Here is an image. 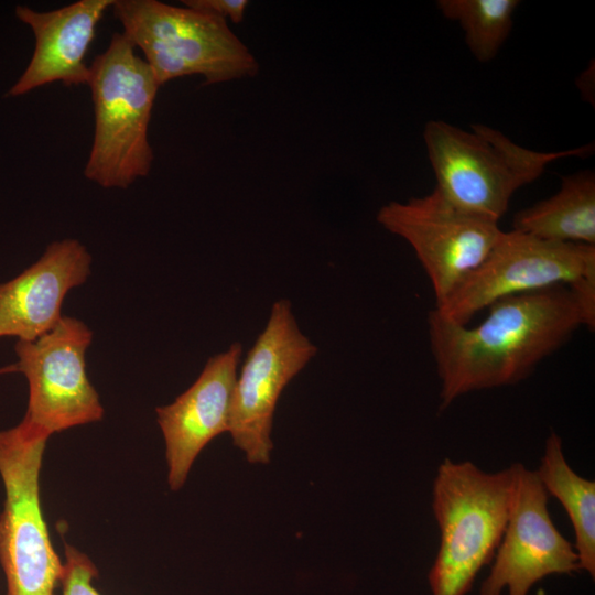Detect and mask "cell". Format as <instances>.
Segmentation results:
<instances>
[{"instance_id":"obj_2","label":"cell","mask_w":595,"mask_h":595,"mask_svg":"<svg viewBox=\"0 0 595 595\" xmlns=\"http://www.w3.org/2000/svg\"><path fill=\"white\" fill-rule=\"evenodd\" d=\"M436 188L458 208L498 223L513 194L563 158L584 156L594 147L542 152L524 148L501 131L476 123L464 130L430 120L423 130Z\"/></svg>"},{"instance_id":"obj_4","label":"cell","mask_w":595,"mask_h":595,"mask_svg":"<svg viewBox=\"0 0 595 595\" xmlns=\"http://www.w3.org/2000/svg\"><path fill=\"white\" fill-rule=\"evenodd\" d=\"M87 85L95 131L84 175L105 188H127L151 171L149 123L160 86L122 33L95 57Z\"/></svg>"},{"instance_id":"obj_8","label":"cell","mask_w":595,"mask_h":595,"mask_svg":"<svg viewBox=\"0 0 595 595\" xmlns=\"http://www.w3.org/2000/svg\"><path fill=\"white\" fill-rule=\"evenodd\" d=\"M316 353L300 331L291 302H274L264 329L247 353L230 402L228 432L248 462H270L278 399Z\"/></svg>"},{"instance_id":"obj_11","label":"cell","mask_w":595,"mask_h":595,"mask_svg":"<svg viewBox=\"0 0 595 595\" xmlns=\"http://www.w3.org/2000/svg\"><path fill=\"white\" fill-rule=\"evenodd\" d=\"M516 484L508 522L480 595H528L551 574L580 570L574 545L556 529L548 510V494L537 473L516 463Z\"/></svg>"},{"instance_id":"obj_1","label":"cell","mask_w":595,"mask_h":595,"mask_svg":"<svg viewBox=\"0 0 595 595\" xmlns=\"http://www.w3.org/2000/svg\"><path fill=\"white\" fill-rule=\"evenodd\" d=\"M476 326L429 314V340L441 381L440 409L458 397L515 385L587 321L566 285L516 294L488 306Z\"/></svg>"},{"instance_id":"obj_5","label":"cell","mask_w":595,"mask_h":595,"mask_svg":"<svg viewBox=\"0 0 595 595\" xmlns=\"http://www.w3.org/2000/svg\"><path fill=\"white\" fill-rule=\"evenodd\" d=\"M111 9L160 87L190 75L213 85L259 73L248 46L213 13L159 0H115Z\"/></svg>"},{"instance_id":"obj_19","label":"cell","mask_w":595,"mask_h":595,"mask_svg":"<svg viewBox=\"0 0 595 595\" xmlns=\"http://www.w3.org/2000/svg\"><path fill=\"white\" fill-rule=\"evenodd\" d=\"M183 6L213 13L232 23H240L249 6L248 0H184Z\"/></svg>"},{"instance_id":"obj_15","label":"cell","mask_w":595,"mask_h":595,"mask_svg":"<svg viewBox=\"0 0 595 595\" xmlns=\"http://www.w3.org/2000/svg\"><path fill=\"white\" fill-rule=\"evenodd\" d=\"M512 224L540 239L595 246L594 172L566 175L554 195L519 210Z\"/></svg>"},{"instance_id":"obj_12","label":"cell","mask_w":595,"mask_h":595,"mask_svg":"<svg viewBox=\"0 0 595 595\" xmlns=\"http://www.w3.org/2000/svg\"><path fill=\"white\" fill-rule=\"evenodd\" d=\"M240 343L210 357L196 381L174 402L156 408L165 441L172 490L180 489L201 451L217 435L228 432L231 396L241 358Z\"/></svg>"},{"instance_id":"obj_6","label":"cell","mask_w":595,"mask_h":595,"mask_svg":"<svg viewBox=\"0 0 595 595\" xmlns=\"http://www.w3.org/2000/svg\"><path fill=\"white\" fill-rule=\"evenodd\" d=\"M50 435L21 421L0 430V566L7 595H54L64 563L53 549L40 498V472Z\"/></svg>"},{"instance_id":"obj_18","label":"cell","mask_w":595,"mask_h":595,"mask_svg":"<svg viewBox=\"0 0 595 595\" xmlns=\"http://www.w3.org/2000/svg\"><path fill=\"white\" fill-rule=\"evenodd\" d=\"M64 551L62 595H100L91 584L98 571L90 559L67 543L64 545Z\"/></svg>"},{"instance_id":"obj_16","label":"cell","mask_w":595,"mask_h":595,"mask_svg":"<svg viewBox=\"0 0 595 595\" xmlns=\"http://www.w3.org/2000/svg\"><path fill=\"white\" fill-rule=\"evenodd\" d=\"M547 494L564 507L574 529L580 570L595 575V482L577 475L567 464L562 440L552 432L536 470Z\"/></svg>"},{"instance_id":"obj_3","label":"cell","mask_w":595,"mask_h":595,"mask_svg":"<svg viewBox=\"0 0 595 595\" xmlns=\"http://www.w3.org/2000/svg\"><path fill=\"white\" fill-rule=\"evenodd\" d=\"M515 464L485 473L472 462L445 458L432 488L440 547L429 573L432 595H465L479 570L493 561L515 493Z\"/></svg>"},{"instance_id":"obj_13","label":"cell","mask_w":595,"mask_h":595,"mask_svg":"<svg viewBox=\"0 0 595 595\" xmlns=\"http://www.w3.org/2000/svg\"><path fill=\"white\" fill-rule=\"evenodd\" d=\"M91 256L76 239L50 244L41 258L0 284V337L33 342L62 320L66 294L90 274Z\"/></svg>"},{"instance_id":"obj_9","label":"cell","mask_w":595,"mask_h":595,"mask_svg":"<svg viewBox=\"0 0 595 595\" xmlns=\"http://www.w3.org/2000/svg\"><path fill=\"white\" fill-rule=\"evenodd\" d=\"M377 221L413 248L440 305L485 259L501 230L498 223L467 213L433 192L407 202L392 201Z\"/></svg>"},{"instance_id":"obj_7","label":"cell","mask_w":595,"mask_h":595,"mask_svg":"<svg viewBox=\"0 0 595 595\" xmlns=\"http://www.w3.org/2000/svg\"><path fill=\"white\" fill-rule=\"evenodd\" d=\"M595 277V246L501 231L485 259L437 306L445 318L467 325L494 302Z\"/></svg>"},{"instance_id":"obj_14","label":"cell","mask_w":595,"mask_h":595,"mask_svg":"<svg viewBox=\"0 0 595 595\" xmlns=\"http://www.w3.org/2000/svg\"><path fill=\"white\" fill-rule=\"evenodd\" d=\"M115 0H78L60 9L39 12L17 6L15 15L35 37L30 63L7 96H21L37 87L62 82L65 86L87 85L85 58L99 21Z\"/></svg>"},{"instance_id":"obj_10","label":"cell","mask_w":595,"mask_h":595,"mask_svg":"<svg viewBox=\"0 0 595 595\" xmlns=\"http://www.w3.org/2000/svg\"><path fill=\"white\" fill-rule=\"evenodd\" d=\"M91 329L63 316L48 333L14 346L19 372L29 386L26 423L50 436L73 426L100 421L104 408L86 372Z\"/></svg>"},{"instance_id":"obj_17","label":"cell","mask_w":595,"mask_h":595,"mask_svg":"<svg viewBox=\"0 0 595 595\" xmlns=\"http://www.w3.org/2000/svg\"><path fill=\"white\" fill-rule=\"evenodd\" d=\"M518 0H440L444 17L459 23L465 42L479 62H489L507 40Z\"/></svg>"},{"instance_id":"obj_20","label":"cell","mask_w":595,"mask_h":595,"mask_svg":"<svg viewBox=\"0 0 595 595\" xmlns=\"http://www.w3.org/2000/svg\"><path fill=\"white\" fill-rule=\"evenodd\" d=\"M12 372H19L17 363L9 366L0 367V376Z\"/></svg>"}]
</instances>
